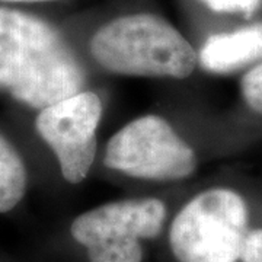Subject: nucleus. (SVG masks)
I'll list each match as a JSON object with an SVG mask.
<instances>
[{
  "instance_id": "1",
  "label": "nucleus",
  "mask_w": 262,
  "mask_h": 262,
  "mask_svg": "<svg viewBox=\"0 0 262 262\" xmlns=\"http://www.w3.org/2000/svg\"><path fill=\"white\" fill-rule=\"evenodd\" d=\"M84 82L83 66L54 25L0 6V91L39 111L80 92Z\"/></svg>"
},
{
  "instance_id": "2",
  "label": "nucleus",
  "mask_w": 262,
  "mask_h": 262,
  "mask_svg": "<svg viewBox=\"0 0 262 262\" xmlns=\"http://www.w3.org/2000/svg\"><path fill=\"white\" fill-rule=\"evenodd\" d=\"M94 60L110 73L187 79L198 56L178 29L153 13L124 15L106 22L91 42Z\"/></svg>"
},
{
  "instance_id": "3",
  "label": "nucleus",
  "mask_w": 262,
  "mask_h": 262,
  "mask_svg": "<svg viewBox=\"0 0 262 262\" xmlns=\"http://www.w3.org/2000/svg\"><path fill=\"white\" fill-rule=\"evenodd\" d=\"M249 230L246 200L232 188L206 189L179 208L168 227L177 262H239Z\"/></svg>"
},
{
  "instance_id": "4",
  "label": "nucleus",
  "mask_w": 262,
  "mask_h": 262,
  "mask_svg": "<svg viewBox=\"0 0 262 262\" xmlns=\"http://www.w3.org/2000/svg\"><path fill=\"white\" fill-rule=\"evenodd\" d=\"M166 219L168 207L160 198H122L76 215L70 236L88 262H143V242L159 237Z\"/></svg>"
},
{
  "instance_id": "5",
  "label": "nucleus",
  "mask_w": 262,
  "mask_h": 262,
  "mask_svg": "<svg viewBox=\"0 0 262 262\" xmlns=\"http://www.w3.org/2000/svg\"><path fill=\"white\" fill-rule=\"evenodd\" d=\"M103 163L130 178L173 182L189 178L198 162L194 149L168 120L147 114L114 133Z\"/></svg>"
},
{
  "instance_id": "6",
  "label": "nucleus",
  "mask_w": 262,
  "mask_h": 262,
  "mask_svg": "<svg viewBox=\"0 0 262 262\" xmlns=\"http://www.w3.org/2000/svg\"><path fill=\"white\" fill-rule=\"evenodd\" d=\"M101 118L102 101L92 91H80L38 111L35 130L54 153L69 184L83 182L92 169Z\"/></svg>"
},
{
  "instance_id": "7",
  "label": "nucleus",
  "mask_w": 262,
  "mask_h": 262,
  "mask_svg": "<svg viewBox=\"0 0 262 262\" xmlns=\"http://www.w3.org/2000/svg\"><path fill=\"white\" fill-rule=\"evenodd\" d=\"M262 60V22L207 38L198 61L207 72L226 75Z\"/></svg>"
},
{
  "instance_id": "8",
  "label": "nucleus",
  "mask_w": 262,
  "mask_h": 262,
  "mask_svg": "<svg viewBox=\"0 0 262 262\" xmlns=\"http://www.w3.org/2000/svg\"><path fill=\"white\" fill-rule=\"evenodd\" d=\"M28 189V170L13 143L0 133V214H8L22 203Z\"/></svg>"
},
{
  "instance_id": "9",
  "label": "nucleus",
  "mask_w": 262,
  "mask_h": 262,
  "mask_svg": "<svg viewBox=\"0 0 262 262\" xmlns=\"http://www.w3.org/2000/svg\"><path fill=\"white\" fill-rule=\"evenodd\" d=\"M241 94L253 113L262 114V60L242 77Z\"/></svg>"
},
{
  "instance_id": "10",
  "label": "nucleus",
  "mask_w": 262,
  "mask_h": 262,
  "mask_svg": "<svg viewBox=\"0 0 262 262\" xmlns=\"http://www.w3.org/2000/svg\"><path fill=\"white\" fill-rule=\"evenodd\" d=\"M207 6L214 12L223 13H244L252 15L259 9L262 0H203Z\"/></svg>"
},
{
  "instance_id": "11",
  "label": "nucleus",
  "mask_w": 262,
  "mask_h": 262,
  "mask_svg": "<svg viewBox=\"0 0 262 262\" xmlns=\"http://www.w3.org/2000/svg\"><path fill=\"white\" fill-rule=\"evenodd\" d=\"M239 262H262V227L246 232Z\"/></svg>"
},
{
  "instance_id": "12",
  "label": "nucleus",
  "mask_w": 262,
  "mask_h": 262,
  "mask_svg": "<svg viewBox=\"0 0 262 262\" xmlns=\"http://www.w3.org/2000/svg\"><path fill=\"white\" fill-rule=\"evenodd\" d=\"M44 2H57V0H0V3H44Z\"/></svg>"
}]
</instances>
